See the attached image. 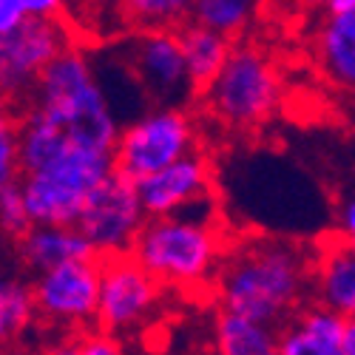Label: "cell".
I'll use <instances>...</instances> for the list:
<instances>
[{"mask_svg":"<svg viewBox=\"0 0 355 355\" xmlns=\"http://www.w3.org/2000/svg\"><path fill=\"white\" fill-rule=\"evenodd\" d=\"M211 293L219 310L282 327L313 302V248L290 236H239L230 242Z\"/></svg>","mask_w":355,"mask_h":355,"instance_id":"6da1fadb","label":"cell"},{"mask_svg":"<svg viewBox=\"0 0 355 355\" xmlns=\"http://www.w3.org/2000/svg\"><path fill=\"white\" fill-rule=\"evenodd\" d=\"M20 114L51 131L66 148L85 145L114 151L123 128L103 88L94 54L80 46L66 49L43 71L28 100L20 105Z\"/></svg>","mask_w":355,"mask_h":355,"instance_id":"7a4b0ae2","label":"cell"},{"mask_svg":"<svg viewBox=\"0 0 355 355\" xmlns=\"http://www.w3.org/2000/svg\"><path fill=\"white\" fill-rule=\"evenodd\" d=\"M230 239L219 225L216 202L211 196L180 214L148 216L131 253L165 287L199 293L214 287Z\"/></svg>","mask_w":355,"mask_h":355,"instance_id":"3957f363","label":"cell"},{"mask_svg":"<svg viewBox=\"0 0 355 355\" xmlns=\"http://www.w3.org/2000/svg\"><path fill=\"white\" fill-rule=\"evenodd\" d=\"M205 111L225 128L250 131L270 123L284 100V80L273 57L256 43H233L222 71L199 94Z\"/></svg>","mask_w":355,"mask_h":355,"instance_id":"277c9868","label":"cell"},{"mask_svg":"<svg viewBox=\"0 0 355 355\" xmlns=\"http://www.w3.org/2000/svg\"><path fill=\"white\" fill-rule=\"evenodd\" d=\"M114 151L69 148L51 162L23 171L20 188L35 225H77L92 193L114 173Z\"/></svg>","mask_w":355,"mask_h":355,"instance_id":"5b68a950","label":"cell"},{"mask_svg":"<svg viewBox=\"0 0 355 355\" xmlns=\"http://www.w3.org/2000/svg\"><path fill=\"white\" fill-rule=\"evenodd\" d=\"M191 151H196L193 114L185 105H151L120 128L114 168L131 182H142Z\"/></svg>","mask_w":355,"mask_h":355,"instance_id":"8992f818","label":"cell"},{"mask_svg":"<svg viewBox=\"0 0 355 355\" xmlns=\"http://www.w3.org/2000/svg\"><path fill=\"white\" fill-rule=\"evenodd\" d=\"M63 17H32L0 32V85L9 103H26L43 71L71 49Z\"/></svg>","mask_w":355,"mask_h":355,"instance_id":"52a82bcc","label":"cell"},{"mask_svg":"<svg viewBox=\"0 0 355 355\" xmlns=\"http://www.w3.org/2000/svg\"><path fill=\"white\" fill-rule=\"evenodd\" d=\"M40 321L63 333H85L97 327L103 259H74L32 276Z\"/></svg>","mask_w":355,"mask_h":355,"instance_id":"ba28073f","label":"cell"},{"mask_svg":"<svg viewBox=\"0 0 355 355\" xmlns=\"http://www.w3.org/2000/svg\"><path fill=\"white\" fill-rule=\"evenodd\" d=\"M165 284L134 253L103 259V287L97 327L114 336H131L145 327L162 304Z\"/></svg>","mask_w":355,"mask_h":355,"instance_id":"9c48e42d","label":"cell"},{"mask_svg":"<svg viewBox=\"0 0 355 355\" xmlns=\"http://www.w3.org/2000/svg\"><path fill=\"white\" fill-rule=\"evenodd\" d=\"M128 63L154 105H188L199 92L191 80L180 28H142L125 40Z\"/></svg>","mask_w":355,"mask_h":355,"instance_id":"30bf717a","label":"cell"},{"mask_svg":"<svg viewBox=\"0 0 355 355\" xmlns=\"http://www.w3.org/2000/svg\"><path fill=\"white\" fill-rule=\"evenodd\" d=\"M145 222H148V214L139 199L137 182H131L120 171H114L92 193L77 227L92 242L94 253L105 259V256L131 253Z\"/></svg>","mask_w":355,"mask_h":355,"instance_id":"8fae6325","label":"cell"},{"mask_svg":"<svg viewBox=\"0 0 355 355\" xmlns=\"http://www.w3.org/2000/svg\"><path fill=\"white\" fill-rule=\"evenodd\" d=\"M148 216H168L214 196V165L205 151H191L173 165L137 182Z\"/></svg>","mask_w":355,"mask_h":355,"instance_id":"7c38bea8","label":"cell"},{"mask_svg":"<svg viewBox=\"0 0 355 355\" xmlns=\"http://www.w3.org/2000/svg\"><path fill=\"white\" fill-rule=\"evenodd\" d=\"M313 302L355 315V242L338 230L313 245Z\"/></svg>","mask_w":355,"mask_h":355,"instance_id":"4fadbf2b","label":"cell"},{"mask_svg":"<svg viewBox=\"0 0 355 355\" xmlns=\"http://www.w3.org/2000/svg\"><path fill=\"white\" fill-rule=\"evenodd\" d=\"M15 256L26 273H46L74 259H94L92 242L77 225H32L15 239Z\"/></svg>","mask_w":355,"mask_h":355,"instance_id":"5bb4252c","label":"cell"},{"mask_svg":"<svg viewBox=\"0 0 355 355\" xmlns=\"http://www.w3.org/2000/svg\"><path fill=\"white\" fill-rule=\"evenodd\" d=\"M313 60L330 85L355 94V9L324 12L313 35Z\"/></svg>","mask_w":355,"mask_h":355,"instance_id":"9a60e30c","label":"cell"},{"mask_svg":"<svg viewBox=\"0 0 355 355\" xmlns=\"http://www.w3.org/2000/svg\"><path fill=\"white\" fill-rule=\"evenodd\" d=\"M347 318L318 302H307L279 330V355H341Z\"/></svg>","mask_w":355,"mask_h":355,"instance_id":"2e32d148","label":"cell"},{"mask_svg":"<svg viewBox=\"0 0 355 355\" xmlns=\"http://www.w3.org/2000/svg\"><path fill=\"white\" fill-rule=\"evenodd\" d=\"M276 324L259 321L233 310H219L214 318V352L216 355H279Z\"/></svg>","mask_w":355,"mask_h":355,"instance_id":"e0dca14e","label":"cell"},{"mask_svg":"<svg viewBox=\"0 0 355 355\" xmlns=\"http://www.w3.org/2000/svg\"><path fill=\"white\" fill-rule=\"evenodd\" d=\"M180 37H182L191 80L196 85V92L202 94V88L208 85L222 71V66L227 63V57L233 51V40L225 37L222 32H214L208 26L193 23V20L180 26Z\"/></svg>","mask_w":355,"mask_h":355,"instance_id":"ac0fdd59","label":"cell"},{"mask_svg":"<svg viewBox=\"0 0 355 355\" xmlns=\"http://www.w3.org/2000/svg\"><path fill=\"white\" fill-rule=\"evenodd\" d=\"M111 15L125 32H142V28H180L191 20L196 0H108Z\"/></svg>","mask_w":355,"mask_h":355,"instance_id":"d6986e66","label":"cell"},{"mask_svg":"<svg viewBox=\"0 0 355 355\" xmlns=\"http://www.w3.org/2000/svg\"><path fill=\"white\" fill-rule=\"evenodd\" d=\"M40 318L35 284L26 279H6L0 287V336L6 344L20 341Z\"/></svg>","mask_w":355,"mask_h":355,"instance_id":"ffe728a7","label":"cell"},{"mask_svg":"<svg viewBox=\"0 0 355 355\" xmlns=\"http://www.w3.org/2000/svg\"><path fill=\"white\" fill-rule=\"evenodd\" d=\"M261 0H196L191 20L236 40L253 26Z\"/></svg>","mask_w":355,"mask_h":355,"instance_id":"44dd1931","label":"cell"},{"mask_svg":"<svg viewBox=\"0 0 355 355\" xmlns=\"http://www.w3.org/2000/svg\"><path fill=\"white\" fill-rule=\"evenodd\" d=\"M0 225H3L9 239H17V236H23L35 225L32 214H28L23 188H20V180L0 185Z\"/></svg>","mask_w":355,"mask_h":355,"instance_id":"7402d4cb","label":"cell"},{"mask_svg":"<svg viewBox=\"0 0 355 355\" xmlns=\"http://www.w3.org/2000/svg\"><path fill=\"white\" fill-rule=\"evenodd\" d=\"M69 0H0V32L32 20V17H63Z\"/></svg>","mask_w":355,"mask_h":355,"instance_id":"603a6c76","label":"cell"},{"mask_svg":"<svg viewBox=\"0 0 355 355\" xmlns=\"http://www.w3.org/2000/svg\"><path fill=\"white\" fill-rule=\"evenodd\" d=\"M15 180H20V142L15 120L6 116L3 128H0V185Z\"/></svg>","mask_w":355,"mask_h":355,"instance_id":"cb8c5ba5","label":"cell"},{"mask_svg":"<svg viewBox=\"0 0 355 355\" xmlns=\"http://www.w3.org/2000/svg\"><path fill=\"white\" fill-rule=\"evenodd\" d=\"M77 355H125V344H123L120 336L100 330V327H92V330L80 333Z\"/></svg>","mask_w":355,"mask_h":355,"instance_id":"d4e9b609","label":"cell"},{"mask_svg":"<svg viewBox=\"0 0 355 355\" xmlns=\"http://www.w3.org/2000/svg\"><path fill=\"white\" fill-rule=\"evenodd\" d=\"M336 227H338L341 236H347V239L355 242V196H349V199L341 205V208H338V214H336Z\"/></svg>","mask_w":355,"mask_h":355,"instance_id":"484cf974","label":"cell"},{"mask_svg":"<svg viewBox=\"0 0 355 355\" xmlns=\"http://www.w3.org/2000/svg\"><path fill=\"white\" fill-rule=\"evenodd\" d=\"M77 349H80V333H63L43 349V355H77Z\"/></svg>","mask_w":355,"mask_h":355,"instance_id":"4316f807","label":"cell"},{"mask_svg":"<svg viewBox=\"0 0 355 355\" xmlns=\"http://www.w3.org/2000/svg\"><path fill=\"white\" fill-rule=\"evenodd\" d=\"M344 352L355 355V315L347 318V327H344Z\"/></svg>","mask_w":355,"mask_h":355,"instance_id":"83f0119b","label":"cell"},{"mask_svg":"<svg viewBox=\"0 0 355 355\" xmlns=\"http://www.w3.org/2000/svg\"><path fill=\"white\" fill-rule=\"evenodd\" d=\"M349 9H355V0H330L324 12H349Z\"/></svg>","mask_w":355,"mask_h":355,"instance_id":"f1b7e54d","label":"cell"},{"mask_svg":"<svg viewBox=\"0 0 355 355\" xmlns=\"http://www.w3.org/2000/svg\"><path fill=\"white\" fill-rule=\"evenodd\" d=\"M295 3L310 6V9H327V3H330V0H295Z\"/></svg>","mask_w":355,"mask_h":355,"instance_id":"f546056e","label":"cell"},{"mask_svg":"<svg viewBox=\"0 0 355 355\" xmlns=\"http://www.w3.org/2000/svg\"><path fill=\"white\" fill-rule=\"evenodd\" d=\"M69 3H74V0H69Z\"/></svg>","mask_w":355,"mask_h":355,"instance_id":"4dcf8cb0","label":"cell"},{"mask_svg":"<svg viewBox=\"0 0 355 355\" xmlns=\"http://www.w3.org/2000/svg\"><path fill=\"white\" fill-rule=\"evenodd\" d=\"M341 355H347V352H341Z\"/></svg>","mask_w":355,"mask_h":355,"instance_id":"1f68e13d","label":"cell"}]
</instances>
